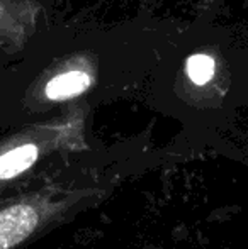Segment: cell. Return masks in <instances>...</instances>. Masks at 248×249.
Returning a JSON list of instances; mask_svg holds the SVG:
<instances>
[{"mask_svg": "<svg viewBox=\"0 0 248 249\" xmlns=\"http://www.w3.org/2000/svg\"><path fill=\"white\" fill-rule=\"evenodd\" d=\"M38 224V213L29 205H14L0 212V249H9L26 239Z\"/></svg>", "mask_w": 248, "mask_h": 249, "instance_id": "cell-1", "label": "cell"}, {"mask_svg": "<svg viewBox=\"0 0 248 249\" xmlns=\"http://www.w3.org/2000/svg\"><path fill=\"white\" fill-rule=\"evenodd\" d=\"M90 85L89 75L83 71H70L53 78L46 87V95L51 100H61L68 97L78 95Z\"/></svg>", "mask_w": 248, "mask_h": 249, "instance_id": "cell-2", "label": "cell"}, {"mask_svg": "<svg viewBox=\"0 0 248 249\" xmlns=\"http://www.w3.org/2000/svg\"><path fill=\"white\" fill-rule=\"evenodd\" d=\"M38 158V148L24 144L0 156V180H7L26 171Z\"/></svg>", "mask_w": 248, "mask_h": 249, "instance_id": "cell-3", "label": "cell"}, {"mask_svg": "<svg viewBox=\"0 0 248 249\" xmlns=\"http://www.w3.org/2000/svg\"><path fill=\"white\" fill-rule=\"evenodd\" d=\"M214 59L208 54H194L187 59V75L195 85H204L214 76Z\"/></svg>", "mask_w": 248, "mask_h": 249, "instance_id": "cell-4", "label": "cell"}]
</instances>
